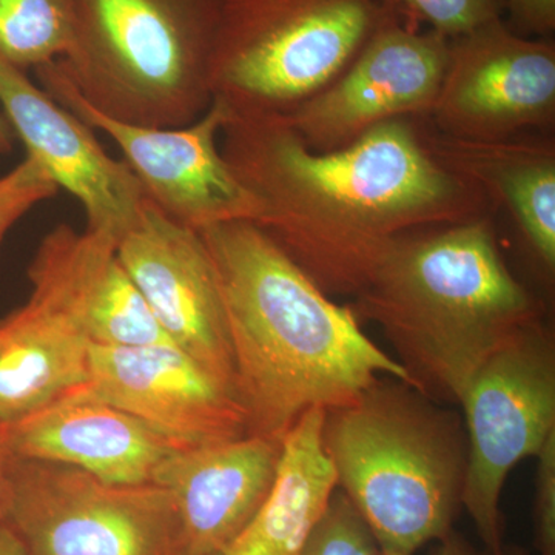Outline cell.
I'll use <instances>...</instances> for the list:
<instances>
[{"instance_id":"cell-21","label":"cell","mask_w":555,"mask_h":555,"mask_svg":"<svg viewBox=\"0 0 555 555\" xmlns=\"http://www.w3.org/2000/svg\"><path fill=\"white\" fill-rule=\"evenodd\" d=\"M75 39L72 0H0V62L27 72L67 56Z\"/></svg>"},{"instance_id":"cell-23","label":"cell","mask_w":555,"mask_h":555,"mask_svg":"<svg viewBox=\"0 0 555 555\" xmlns=\"http://www.w3.org/2000/svg\"><path fill=\"white\" fill-rule=\"evenodd\" d=\"M301 555L383 554L363 518L337 489Z\"/></svg>"},{"instance_id":"cell-29","label":"cell","mask_w":555,"mask_h":555,"mask_svg":"<svg viewBox=\"0 0 555 555\" xmlns=\"http://www.w3.org/2000/svg\"><path fill=\"white\" fill-rule=\"evenodd\" d=\"M10 455L3 447L2 437H0V521L3 518V511H5L7 500V473H9Z\"/></svg>"},{"instance_id":"cell-9","label":"cell","mask_w":555,"mask_h":555,"mask_svg":"<svg viewBox=\"0 0 555 555\" xmlns=\"http://www.w3.org/2000/svg\"><path fill=\"white\" fill-rule=\"evenodd\" d=\"M459 406L467 437L462 509L486 553L503 555L507 477L555 433V338L546 321L521 328L489 357Z\"/></svg>"},{"instance_id":"cell-24","label":"cell","mask_w":555,"mask_h":555,"mask_svg":"<svg viewBox=\"0 0 555 555\" xmlns=\"http://www.w3.org/2000/svg\"><path fill=\"white\" fill-rule=\"evenodd\" d=\"M57 193L56 182L30 156L0 178V257L11 228L33 207L54 198Z\"/></svg>"},{"instance_id":"cell-31","label":"cell","mask_w":555,"mask_h":555,"mask_svg":"<svg viewBox=\"0 0 555 555\" xmlns=\"http://www.w3.org/2000/svg\"><path fill=\"white\" fill-rule=\"evenodd\" d=\"M503 555H528L525 553L521 547L518 546H505V550H503Z\"/></svg>"},{"instance_id":"cell-30","label":"cell","mask_w":555,"mask_h":555,"mask_svg":"<svg viewBox=\"0 0 555 555\" xmlns=\"http://www.w3.org/2000/svg\"><path fill=\"white\" fill-rule=\"evenodd\" d=\"M14 131L11 129L9 120L5 116L0 115V156L11 153L14 144Z\"/></svg>"},{"instance_id":"cell-5","label":"cell","mask_w":555,"mask_h":555,"mask_svg":"<svg viewBox=\"0 0 555 555\" xmlns=\"http://www.w3.org/2000/svg\"><path fill=\"white\" fill-rule=\"evenodd\" d=\"M75 39L56 64L101 115L184 127L214 102L218 0H72Z\"/></svg>"},{"instance_id":"cell-6","label":"cell","mask_w":555,"mask_h":555,"mask_svg":"<svg viewBox=\"0 0 555 555\" xmlns=\"http://www.w3.org/2000/svg\"><path fill=\"white\" fill-rule=\"evenodd\" d=\"M387 11L379 0H218L214 100L288 115L345 72Z\"/></svg>"},{"instance_id":"cell-22","label":"cell","mask_w":555,"mask_h":555,"mask_svg":"<svg viewBox=\"0 0 555 555\" xmlns=\"http://www.w3.org/2000/svg\"><path fill=\"white\" fill-rule=\"evenodd\" d=\"M411 24L425 22L449 40L503 20L506 0H379Z\"/></svg>"},{"instance_id":"cell-15","label":"cell","mask_w":555,"mask_h":555,"mask_svg":"<svg viewBox=\"0 0 555 555\" xmlns=\"http://www.w3.org/2000/svg\"><path fill=\"white\" fill-rule=\"evenodd\" d=\"M0 105L27 156L57 188L83 208L87 230L118 241L141 215L145 203L138 179L122 159L105 152L89 124L69 112L25 72L0 62Z\"/></svg>"},{"instance_id":"cell-19","label":"cell","mask_w":555,"mask_h":555,"mask_svg":"<svg viewBox=\"0 0 555 555\" xmlns=\"http://www.w3.org/2000/svg\"><path fill=\"white\" fill-rule=\"evenodd\" d=\"M324 409L306 412L283 438L268 496L224 555H301L338 489L323 443Z\"/></svg>"},{"instance_id":"cell-3","label":"cell","mask_w":555,"mask_h":555,"mask_svg":"<svg viewBox=\"0 0 555 555\" xmlns=\"http://www.w3.org/2000/svg\"><path fill=\"white\" fill-rule=\"evenodd\" d=\"M350 309L377 324L411 385L448 406L489 357L546 315L507 268L492 215L401 236Z\"/></svg>"},{"instance_id":"cell-13","label":"cell","mask_w":555,"mask_h":555,"mask_svg":"<svg viewBox=\"0 0 555 555\" xmlns=\"http://www.w3.org/2000/svg\"><path fill=\"white\" fill-rule=\"evenodd\" d=\"M115 251L178 349L235 396L224 305L198 230L171 221L145 199Z\"/></svg>"},{"instance_id":"cell-14","label":"cell","mask_w":555,"mask_h":555,"mask_svg":"<svg viewBox=\"0 0 555 555\" xmlns=\"http://www.w3.org/2000/svg\"><path fill=\"white\" fill-rule=\"evenodd\" d=\"M87 386L175 448L247 436L238 400L178 347L91 346Z\"/></svg>"},{"instance_id":"cell-4","label":"cell","mask_w":555,"mask_h":555,"mask_svg":"<svg viewBox=\"0 0 555 555\" xmlns=\"http://www.w3.org/2000/svg\"><path fill=\"white\" fill-rule=\"evenodd\" d=\"M323 443L338 491L383 555H416L454 531L467 470L459 411L406 382L379 377L324 412Z\"/></svg>"},{"instance_id":"cell-25","label":"cell","mask_w":555,"mask_h":555,"mask_svg":"<svg viewBox=\"0 0 555 555\" xmlns=\"http://www.w3.org/2000/svg\"><path fill=\"white\" fill-rule=\"evenodd\" d=\"M532 535L540 555H555V433L537 452Z\"/></svg>"},{"instance_id":"cell-7","label":"cell","mask_w":555,"mask_h":555,"mask_svg":"<svg viewBox=\"0 0 555 555\" xmlns=\"http://www.w3.org/2000/svg\"><path fill=\"white\" fill-rule=\"evenodd\" d=\"M115 248L108 236L67 224L40 241L28 268L30 298L0 320V426L86 385L87 298Z\"/></svg>"},{"instance_id":"cell-1","label":"cell","mask_w":555,"mask_h":555,"mask_svg":"<svg viewBox=\"0 0 555 555\" xmlns=\"http://www.w3.org/2000/svg\"><path fill=\"white\" fill-rule=\"evenodd\" d=\"M219 147L261 203L255 224L328 297H356L401 236L494 211L429 152L414 119L320 153L283 116L230 112Z\"/></svg>"},{"instance_id":"cell-26","label":"cell","mask_w":555,"mask_h":555,"mask_svg":"<svg viewBox=\"0 0 555 555\" xmlns=\"http://www.w3.org/2000/svg\"><path fill=\"white\" fill-rule=\"evenodd\" d=\"M509 27L521 36H550L555 30V0H506Z\"/></svg>"},{"instance_id":"cell-32","label":"cell","mask_w":555,"mask_h":555,"mask_svg":"<svg viewBox=\"0 0 555 555\" xmlns=\"http://www.w3.org/2000/svg\"><path fill=\"white\" fill-rule=\"evenodd\" d=\"M190 555H224V553L190 554Z\"/></svg>"},{"instance_id":"cell-17","label":"cell","mask_w":555,"mask_h":555,"mask_svg":"<svg viewBox=\"0 0 555 555\" xmlns=\"http://www.w3.org/2000/svg\"><path fill=\"white\" fill-rule=\"evenodd\" d=\"M283 441L247 436L201 448H177L153 485L177 509L184 553H224L258 513L275 478Z\"/></svg>"},{"instance_id":"cell-12","label":"cell","mask_w":555,"mask_h":555,"mask_svg":"<svg viewBox=\"0 0 555 555\" xmlns=\"http://www.w3.org/2000/svg\"><path fill=\"white\" fill-rule=\"evenodd\" d=\"M429 118L437 133L463 141H502L554 127V42L518 35L503 20L449 40Z\"/></svg>"},{"instance_id":"cell-8","label":"cell","mask_w":555,"mask_h":555,"mask_svg":"<svg viewBox=\"0 0 555 555\" xmlns=\"http://www.w3.org/2000/svg\"><path fill=\"white\" fill-rule=\"evenodd\" d=\"M2 520L31 555H185L166 489L56 463L10 456Z\"/></svg>"},{"instance_id":"cell-27","label":"cell","mask_w":555,"mask_h":555,"mask_svg":"<svg viewBox=\"0 0 555 555\" xmlns=\"http://www.w3.org/2000/svg\"><path fill=\"white\" fill-rule=\"evenodd\" d=\"M429 555H489L483 547H478L470 543L466 537L452 531L447 539L434 543Z\"/></svg>"},{"instance_id":"cell-16","label":"cell","mask_w":555,"mask_h":555,"mask_svg":"<svg viewBox=\"0 0 555 555\" xmlns=\"http://www.w3.org/2000/svg\"><path fill=\"white\" fill-rule=\"evenodd\" d=\"M10 456L75 467L109 485H149L173 449L166 438L112 406L89 386L0 426Z\"/></svg>"},{"instance_id":"cell-10","label":"cell","mask_w":555,"mask_h":555,"mask_svg":"<svg viewBox=\"0 0 555 555\" xmlns=\"http://www.w3.org/2000/svg\"><path fill=\"white\" fill-rule=\"evenodd\" d=\"M36 72L43 90L54 100L118 145L145 199L171 221L201 232L224 222H257L261 218V203L236 178L219 147L230 115L221 101L214 100L207 112L189 126H131L91 108L56 61Z\"/></svg>"},{"instance_id":"cell-18","label":"cell","mask_w":555,"mask_h":555,"mask_svg":"<svg viewBox=\"0 0 555 555\" xmlns=\"http://www.w3.org/2000/svg\"><path fill=\"white\" fill-rule=\"evenodd\" d=\"M426 147L444 167L505 208L547 287L555 276V144L553 139L463 141L422 131Z\"/></svg>"},{"instance_id":"cell-28","label":"cell","mask_w":555,"mask_h":555,"mask_svg":"<svg viewBox=\"0 0 555 555\" xmlns=\"http://www.w3.org/2000/svg\"><path fill=\"white\" fill-rule=\"evenodd\" d=\"M0 555H31L16 532L5 521H0Z\"/></svg>"},{"instance_id":"cell-11","label":"cell","mask_w":555,"mask_h":555,"mask_svg":"<svg viewBox=\"0 0 555 555\" xmlns=\"http://www.w3.org/2000/svg\"><path fill=\"white\" fill-rule=\"evenodd\" d=\"M448 57V38L389 10L345 72L283 118L313 152L345 149L387 120L429 116Z\"/></svg>"},{"instance_id":"cell-2","label":"cell","mask_w":555,"mask_h":555,"mask_svg":"<svg viewBox=\"0 0 555 555\" xmlns=\"http://www.w3.org/2000/svg\"><path fill=\"white\" fill-rule=\"evenodd\" d=\"M217 272L248 434L283 441L310 409L343 406L408 372L255 222L201 230Z\"/></svg>"},{"instance_id":"cell-20","label":"cell","mask_w":555,"mask_h":555,"mask_svg":"<svg viewBox=\"0 0 555 555\" xmlns=\"http://www.w3.org/2000/svg\"><path fill=\"white\" fill-rule=\"evenodd\" d=\"M91 346L177 347L113 251L91 284L83 315Z\"/></svg>"}]
</instances>
